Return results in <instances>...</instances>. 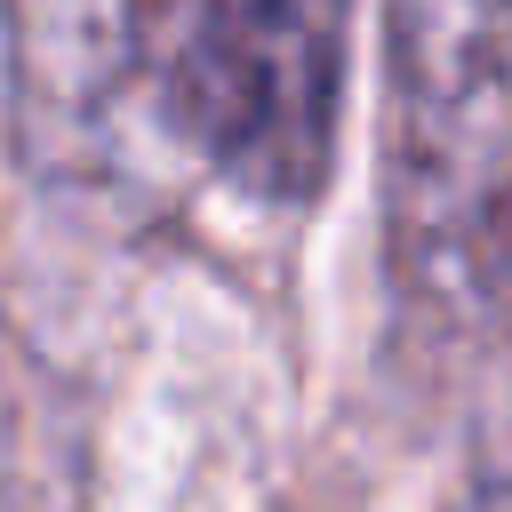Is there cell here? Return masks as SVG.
Instances as JSON below:
<instances>
[{
    "label": "cell",
    "instance_id": "6da1fadb",
    "mask_svg": "<svg viewBox=\"0 0 512 512\" xmlns=\"http://www.w3.org/2000/svg\"><path fill=\"white\" fill-rule=\"evenodd\" d=\"M24 120L72 168L160 144L248 208H304L336 160L352 0H8Z\"/></svg>",
    "mask_w": 512,
    "mask_h": 512
},
{
    "label": "cell",
    "instance_id": "7a4b0ae2",
    "mask_svg": "<svg viewBox=\"0 0 512 512\" xmlns=\"http://www.w3.org/2000/svg\"><path fill=\"white\" fill-rule=\"evenodd\" d=\"M384 264L448 336L512 312V0H384Z\"/></svg>",
    "mask_w": 512,
    "mask_h": 512
},
{
    "label": "cell",
    "instance_id": "3957f363",
    "mask_svg": "<svg viewBox=\"0 0 512 512\" xmlns=\"http://www.w3.org/2000/svg\"><path fill=\"white\" fill-rule=\"evenodd\" d=\"M440 512H512V384L464 432V456H456V480H448Z\"/></svg>",
    "mask_w": 512,
    "mask_h": 512
}]
</instances>
